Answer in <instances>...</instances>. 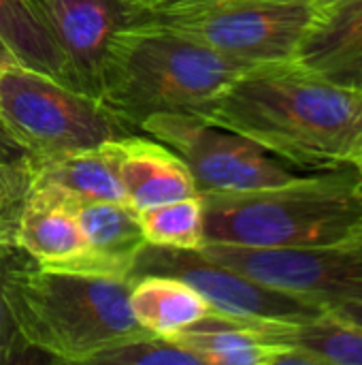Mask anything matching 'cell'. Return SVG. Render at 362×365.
I'll use <instances>...</instances> for the list:
<instances>
[{"label": "cell", "mask_w": 362, "mask_h": 365, "mask_svg": "<svg viewBox=\"0 0 362 365\" xmlns=\"http://www.w3.org/2000/svg\"><path fill=\"white\" fill-rule=\"evenodd\" d=\"M141 130L186 163L198 195L275 188L299 178L258 143L194 113H156Z\"/></svg>", "instance_id": "7"}, {"label": "cell", "mask_w": 362, "mask_h": 365, "mask_svg": "<svg viewBox=\"0 0 362 365\" xmlns=\"http://www.w3.org/2000/svg\"><path fill=\"white\" fill-rule=\"evenodd\" d=\"M254 66L260 64L228 58L188 36L134 19L107 45L98 98L141 130V122L156 113L201 115Z\"/></svg>", "instance_id": "3"}, {"label": "cell", "mask_w": 362, "mask_h": 365, "mask_svg": "<svg viewBox=\"0 0 362 365\" xmlns=\"http://www.w3.org/2000/svg\"><path fill=\"white\" fill-rule=\"evenodd\" d=\"M312 2H314V6H316L318 11H322V9L331 6L333 2H337V0H312Z\"/></svg>", "instance_id": "29"}, {"label": "cell", "mask_w": 362, "mask_h": 365, "mask_svg": "<svg viewBox=\"0 0 362 365\" xmlns=\"http://www.w3.org/2000/svg\"><path fill=\"white\" fill-rule=\"evenodd\" d=\"M254 331L267 344L307 355L314 365H362V327L333 312L301 323L258 321Z\"/></svg>", "instance_id": "18"}, {"label": "cell", "mask_w": 362, "mask_h": 365, "mask_svg": "<svg viewBox=\"0 0 362 365\" xmlns=\"http://www.w3.org/2000/svg\"><path fill=\"white\" fill-rule=\"evenodd\" d=\"M143 274H166L181 278L207 299L213 312L233 319L301 323L329 312L322 304L260 284L239 272L222 267L205 259L198 250L158 248L147 244L139 252L130 278Z\"/></svg>", "instance_id": "9"}, {"label": "cell", "mask_w": 362, "mask_h": 365, "mask_svg": "<svg viewBox=\"0 0 362 365\" xmlns=\"http://www.w3.org/2000/svg\"><path fill=\"white\" fill-rule=\"evenodd\" d=\"M0 122H2V120H0Z\"/></svg>", "instance_id": "32"}, {"label": "cell", "mask_w": 362, "mask_h": 365, "mask_svg": "<svg viewBox=\"0 0 362 365\" xmlns=\"http://www.w3.org/2000/svg\"><path fill=\"white\" fill-rule=\"evenodd\" d=\"M32 154L23 143L0 122V165H30Z\"/></svg>", "instance_id": "23"}, {"label": "cell", "mask_w": 362, "mask_h": 365, "mask_svg": "<svg viewBox=\"0 0 362 365\" xmlns=\"http://www.w3.org/2000/svg\"><path fill=\"white\" fill-rule=\"evenodd\" d=\"M66 199L87 242V255L75 274L130 278L139 252L147 246L139 212L117 201H85L70 195Z\"/></svg>", "instance_id": "11"}, {"label": "cell", "mask_w": 362, "mask_h": 365, "mask_svg": "<svg viewBox=\"0 0 362 365\" xmlns=\"http://www.w3.org/2000/svg\"><path fill=\"white\" fill-rule=\"evenodd\" d=\"M17 246L45 269L77 272L87 242L64 192L32 182L19 214Z\"/></svg>", "instance_id": "12"}, {"label": "cell", "mask_w": 362, "mask_h": 365, "mask_svg": "<svg viewBox=\"0 0 362 365\" xmlns=\"http://www.w3.org/2000/svg\"><path fill=\"white\" fill-rule=\"evenodd\" d=\"M352 169L362 178V145L361 150H358V154H356V158H354V163H352Z\"/></svg>", "instance_id": "28"}, {"label": "cell", "mask_w": 362, "mask_h": 365, "mask_svg": "<svg viewBox=\"0 0 362 365\" xmlns=\"http://www.w3.org/2000/svg\"><path fill=\"white\" fill-rule=\"evenodd\" d=\"M32 182L75 199L128 203L119 180V139L98 148L32 160Z\"/></svg>", "instance_id": "15"}, {"label": "cell", "mask_w": 362, "mask_h": 365, "mask_svg": "<svg viewBox=\"0 0 362 365\" xmlns=\"http://www.w3.org/2000/svg\"><path fill=\"white\" fill-rule=\"evenodd\" d=\"M79 88L98 96L100 66L113 34L134 21L124 0H38Z\"/></svg>", "instance_id": "10"}, {"label": "cell", "mask_w": 362, "mask_h": 365, "mask_svg": "<svg viewBox=\"0 0 362 365\" xmlns=\"http://www.w3.org/2000/svg\"><path fill=\"white\" fill-rule=\"evenodd\" d=\"M126 4H130L132 9H139V6H143V4H147L149 0H124Z\"/></svg>", "instance_id": "30"}, {"label": "cell", "mask_w": 362, "mask_h": 365, "mask_svg": "<svg viewBox=\"0 0 362 365\" xmlns=\"http://www.w3.org/2000/svg\"><path fill=\"white\" fill-rule=\"evenodd\" d=\"M0 167H9V165H0ZM11 167H13V165H11Z\"/></svg>", "instance_id": "31"}, {"label": "cell", "mask_w": 362, "mask_h": 365, "mask_svg": "<svg viewBox=\"0 0 362 365\" xmlns=\"http://www.w3.org/2000/svg\"><path fill=\"white\" fill-rule=\"evenodd\" d=\"M198 252L260 284L322 304L362 302V237L318 248H254L205 242Z\"/></svg>", "instance_id": "8"}, {"label": "cell", "mask_w": 362, "mask_h": 365, "mask_svg": "<svg viewBox=\"0 0 362 365\" xmlns=\"http://www.w3.org/2000/svg\"><path fill=\"white\" fill-rule=\"evenodd\" d=\"M0 45L21 66L81 90L38 0H0Z\"/></svg>", "instance_id": "16"}, {"label": "cell", "mask_w": 362, "mask_h": 365, "mask_svg": "<svg viewBox=\"0 0 362 365\" xmlns=\"http://www.w3.org/2000/svg\"><path fill=\"white\" fill-rule=\"evenodd\" d=\"M294 62L329 81L362 90V0H337L318 11Z\"/></svg>", "instance_id": "13"}, {"label": "cell", "mask_w": 362, "mask_h": 365, "mask_svg": "<svg viewBox=\"0 0 362 365\" xmlns=\"http://www.w3.org/2000/svg\"><path fill=\"white\" fill-rule=\"evenodd\" d=\"M132 278L83 276L41 267L13 248L4 297L23 342L51 361L92 364L100 353L151 336L130 310Z\"/></svg>", "instance_id": "2"}, {"label": "cell", "mask_w": 362, "mask_h": 365, "mask_svg": "<svg viewBox=\"0 0 362 365\" xmlns=\"http://www.w3.org/2000/svg\"><path fill=\"white\" fill-rule=\"evenodd\" d=\"M201 197L205 242L318 248L362 237V178L352 167L299 175L275 188Z\"/></svg>", "instance_id": "4"}, {"label": "cell", "mask_w": 362, "mask_h": 365, "mask_svg": "<svg viewBox=\"0 0 362 365\" xmlns=\"http://www.w3.org/2000/svg\"><path fill=\"white\" fill-rule=\"evenodd\" d=\"M119 180L128 205L137 212L198 195L186 163L143 133L119 139Z\"/></svg>", "instance_id": "14"}, {"label": "cell", "mask_w": 362, "mask_h": 365, "mask_svg": "<svg viewBox=\"0 0 362 365\" xmlns=\"http://www.w3.org/2000/svg\"><path fill=\"white\" fill-rule=\"evenodd\" d=\"M15 246L17 244L0 246V364H23V361H36L41 357V353L32 351L19 336L4 297V274Z\"/></svg>", "instance_id": "21"}, {"label": "cell", "mask_w": 362, "mask_h": 365, "mask_svg": "<svg viewBox=\"0 0 362 365\" xmlns=\"http://www.w3.org/2000/svg\"><path fill=\"white\" fill-rule=\"evenodd\" d=\"M213 0H149L147 4L134 9L139 13H160V11H177V9H188L196 4H207Z\"/></svg>", "instance_id": "24"}, {"label": "cell", "mask_w": 362, "mask_h": 365, "mask_svg": "<svg viewBox=\"0 0 362 365\" xmlns=\"http://www.w3.org/2000/svg\"><path fill=\"white\" fill-rule=\"evenodd\" d=\"M143 237L149 246L198 250L205 242L203 197H188L139 210Z\"/></svg>", "instance_id": "19"}, {"label": "cell", "mask_w": 362, "mask_h": 365, "mask_svg": "<svg viewBox=\"0 0 362 365\" xmlns=\"http://www.w3.org/2000/svg\"><path fill=\"white\" fill-rule=\"evenodd\" d=\"M329 312H333L335 317L350 321L354 325L362 327V302H344V304H335L329 308Z\"/></svg>", "instance_id": "25"}, {"label": "cell", "mask_w": 362, "mask_h": 365, "mask_svg": "<svg viewBox=\"0 0 362 365\" xmlns=\"http://www.w3.org/2000/svg\"><path fill=\"white\" fill-rule=\"evenodd\" d=\"M13 64H19V62L0 45V71H4V68H9V66H13Z\"/></svg>", "instance_id": "27"}, {"label": "cell", "mask_w": 362, "mask_h": 365, "mask_svg": "<svg viewBox=\"0 0 362 365\" xmlns=\"http://www.w3.org/2000/svg\"><path fill=\"white\" fill-rule=\"evenodd\" d=\"M130 310L139 325L158 338H173L213 312L194 287L166 274L134 276Z\"/></svg>", "instance_id": "17"}, {"label": "cell", "mask_w": 362, "mask_h": 365, "mask_svg": "<svg viewBox=\"0 0 362 365\" xmlns=\"http://www.w3.org/2000/svg\"><path fill=\"white\" fill-rule=\"evenodd\" d=\"M30 186H32V163L0 167V218L19 220Z\"/></svg>", "instance_id": "22"}, {"label": "cell", "mask_w": 362, "mask_h": 365, "mask_svg": "<svg viewBox=\"0 0 362 365\" xmlns=\"http://www.w3.org/2000/svg\"><path fill=\"white\" fill-rule=\"evenodd\" d=\"M0 120L36 160L141 133L98 96L21 64L0 71Z\"/></svg>", "instance_id": "5"}, {"label": "cell", "mask_w": 362, "mask_h": 365, "mask_svg": "<svg viewBox=\"0 0 362 365\" xmlns=\"http://www.w3.org/2000/svg\"><path fill=\"white\" fill-rule=\"evenodd\" d=\"M203 120L303 171L352 167L362 145V90L297 64H260L230 83Z\"/></svg>", "instance_id": "1"}, {"label": "cell", "mask_w": 362, "mask_h": 365, "mask_svg": "<svg viewBox=\"0 0 362 365\" xmlns=\"http://www.w3.org/2000/svg\"><path fill=\"white\" fill-rule=\"evenodd\" d=\"M17 225L19 220L0 218V246L17 244Z\"/></svg>", "instance_id": "26"}, {"label": "cell", "mask_w": 362, "mask_h": 365, "mask_svg": "<svg viewBox=\"0 0 362 365\" xmlns=\"http://www.w3.org/2000/svg\"><path fill=\"white\" fill-rule=\"evenodd\" d=\"M316 13L312 0H213L177 11H134V19L247 64H282L294 62Z\"/></svg>", "instance_id": "6"}, {"label": "cell", "mask_w": 362, "mask_h": 365, "mask_svg": "<svg viewBox=\"0 0 362 365\" xmlns=\"http://www.w3.org/2000/svg\"><path fill=\"white\" fill-rule=\"evenodd\" d=\"M92 364H115V365H203L198 355L183 349L171 338L145 336L124 344H117L98 357Z\"/></svg>", "instance_id": "20"}]
</instances>
